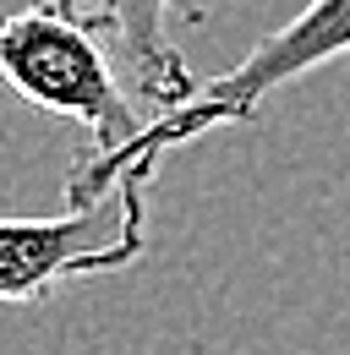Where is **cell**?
<instances>
[{"label":"cell","instance_id":"1","mask_svg":"<svg viewBox=\"0 0 350 355\" xmlns=\"http://www.w3.org/2000/svg\"><path fill=\"white\" fill-rule=\"evenodd\" d=\"M334 60H350V0H312L285 28H274L262 44H252L247 60H235L214 83H203L186 104L148 115V126L131 137L126 148H115V153H77V164L66 175V202L83 208V202H99L115 180H126V175H159V164L181 142L219 132V126L258 121V110L274 93H285L290 83H301V77L334 66Z\"/></svg>","mask_w":350,"mask_h":355},{"label":"cell","instance_id":"2","mask_svg":"<svg viewBox=\"0 0 350 355\" xmlns=\"http://www.w3.org/2000/svg\"><path fill=\"white\" fill-rule=\"evenodd\" d=\"M121 49L72 6H39L0 28V83L44 115H60L83 132L77 153H115L148 121L115 71Z\"/></svg>","mask_w":350,"mask_h":355},{"label":"cell","instance_id":"3","mask_svg":"<svg viewBox=\"0 0 350 355\" xmlns=\"http://www.w3.org/2000/svg\"><path fill=\"white\" fill-rule=\"evenodd\" d=\"M148 186L153 175H126L72 214L0 219V306H28L60 284L131 268L148 252Z\"/></svg>","mask_w":350,"mask_h":355},{"label":"cell","instance_id":"4","mask_svg":"<svg viewBox=\"0 0 350 355\" xmlns=\"http://www.w3.org/2000/svg\"><path fill=\"white\" fill-rule=\"evenodd\" d=\"M77 17H88L110 44L121 49V66L131 71L137 93L159 110H175L197 93V77L186 71V55L175 49V17H203L197 0H60Z\"/></svg>","mask_w":350,"mask_h":355},{"label":"cell","instance_id":"5","mask_svg":"<svg viewBox=\"0 0 350 355\" xmlns=\"http://www.w3.org/2000/svg\"><path fill=\"white\" fill-rule=\"evenodd\" d=\"M39 6H55V0H0V28L11 17H22V11H39Z\"/></svg>","mask_w":350,"mask_h":355}]
</instances>
